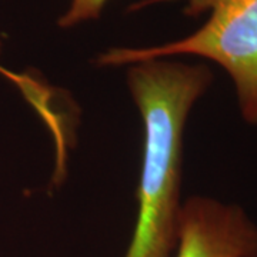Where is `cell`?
<instances>
[{"label": "cell", "instance_id": "obj_4", "mask_svg": "<svg viewBox=\"0 0 257 257\" xmlns=\"http://www.w3.org/2000/svg\"><path fill=\"white\" fill-rule=\"evenodd\" d=\"M107 2L109 0H72L69 9L59 19V26L73 28L76 25L97 19Z\"/></svg>", "mask_w": 257, "mask_h": 257}, {"label": "cell", "instance_id": "obj_3", "mask_svg": "<svg viewBox=\"0 0 257 257\" xmlns=\"http://www.w3.org/2000/svg\"><path fill=\"white\" fill-rule=\"evenodd\" d=\"M173 257H257V226L237 204L194 196L182 206Z\"/></svg>", "mask_w": 257, "mask_h": 257}, {"label": "cell", "instance_id": "obj_1", "mask_svg": "<svg viewBox=\"0 0 257 257\" xmlns=\"http://www.w3.org/2000/svg\"><path fill=\"white\" fill-rule=\"evenodd\" d=\"M213 73L163 59L128 64L127 84L145 127L138 220L124 257H173L180 221L183 132Z\"/></svg>", "mask_w": 257, "mask_h": 257}, {"label": "cell", "instance_id": "obj_2", "mask_svg": "<svg viewBox=\"0 0 257 257\" xmlns=\"http://www.w3.org/2000/svg\"><path fill=\"white\" fill-rule=\"evenodd\" d=\"M184 13H209L202 28L180 40L152 47H114L99 56L101 66L193 55L223 67L236 89L240 113L257 124V0H183Z\"/></svg>", "mask_w": 257, "mask_h": 257}]
</instances>
